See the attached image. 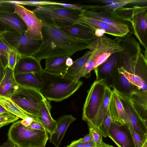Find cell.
<instances>
[{"mask_svg": "<svg viewBox=\"0 0 147 147\" xmlns=\"http://www.w3.org/2000/svg\"><path fill=\"white\" fill-rule=\"evenodd\" d=\"M6 113L9 112L6 110L2 106L0 105V114Z\"/></svg>", "mask_w": 147, "mask_h": 147, "instance_id": "47", "label": "cell"}, {"mask_svg": "<svg viewBox=\"0 0 147 147\" xmlns=\"http://www.w3.org/2000/svg\"><path fill=\"white\" fill-rule=\"evenodd\" d=\"M19 86L15 79L13 71L7 67L0 83V96L10 98L18 91Z\"/></svg>", "mask_w": 147, "mask_h": 147, "instance_id": "19", "label": "cell"}, {"mask_svg": "<svg viewBox=\"0 0 147 147\" xmlns=\"http://www.w3.org/2000/svg\"><path fill=\"white\" fill-rule=\"evenodd\" d=\"M72 147V146H69V145L67 146H66V147Z\"/></svg>", "mask_w": 147, "mask_h": 147, "instance_id": "50", "label": "cell"}, {"mask_svg": "<svg viewBox=\"0 0 147 147\" xmlns=\"http://www.w3.org/2000/svg\"><path fill=\"white\" fill-rule=\"evenodd\" d=\"M22 57L17 51L12 47L8 55L7 67L13 71L17 62Z\"/></svg>", "mask_w": 147, "mask_h": 147, "instance_id": "34", "label": "cell"}, {"mask_svg": "<svg viewBox=\"0 0 147 147\" xmlns=\"http://www.w3.org/2000/svg\"><path fill=\"white\" fill-rule=\"evenodd\" d=\"M8 140L16 147H44L49 140L46 131L33 130L21 123V120L13 123L7 134Z\"/></svg>", "mask_w": 147, "mask_h": 147, "instance_id": "4", "label": "cell"}, {"mask_svg": "<svg viewBox=\"0 0 147 147\" xmlns=\"http://www.w3.org/2000/svg\"><path fill=\"white\" fill-rule=\"evenodd\" d=\"M89 127V134L92 141L97 147L100 146L103 142L102 136L98 128L94 127L89 122H87Z\"/></svg>", "mask_w": 147, "mask_h": 147, "instance_id": "32", "label": "cell"}, {"mask_svg": "<svg viewBox=\"0 0 147 147\" xmlns=\"http://www.w3.org/2000/svg\"><path fill=\"white\" fill-rule=\"evenodd\" d=\"M1 35L8 44L22 56H32L40 48L42 41V39H35L25 34L21 35L11 31Z\"/></svg>", "mask_w": 147, "mask_h": 147, "instance_id": "7", "label": "cell"}, {"mask_svg": "<svg viewBox=\"0 0 147 147\" xmlns=\"http://www.w3.org/2000/svg\"><path fill=\"white\" fill-rule=\"evenodd\" d=\"M118 74L119 75L120 82L126 92L125 93L130 95L135 91L138 90L137 88L132 84L123 75L121 74Z\"/></svg>", "mask_w": 147, "mask_h": 147, "instance_id": "36", "label": "cell"}, {"mask_svg": "<svg viewBox=\"0 0 147 147\" xmlns=\"http://www.w3.org/2000/svg\"><path fill=\"white\" fill-rule=\"evenodd\" d=\"M40 61L33 56H22L17 62L13 70L14 73L42 74L44 69Z\"/></svg>", "mask_w": 147, "mask_h": 147, "instance_id": "17", "label": "cell"}, {"mask_svg": "<svg viewBox=\"0 0 147 147\" xmlns=\"http://www.w3.org/2000/svg\"><path fill=\"white\" fill-rule=\"evenodd\" d=\"M146 0H120L119 1L112 4L100 6L96 5L92 10L95 11H107L115 10L123 7L127 4L131 3H147Z\"/></svg>", "mask_w": 147, "mask_h": 147, "instance_id": "29", "label": "cell"}, {"mask_svg": "<svg viewBox=\"0 0 147 147\" xmlns=\"http://www.w3.org/2000/svg\"><path fill=\"white\" fill-rule=\"evenodd\" d=\"M108 85L103 79L94 81L89 90L84 104L82 119L90 123L96 117Z\"/></svg>", "mask_w": 147, "mask_h": 147, "instance_id": "6", "label": "cell"}, {"mask_svg": "<svg viewBox=\"0 0 147 147\" xmlns=\"http://www.w3.org/2000/svg\"><path fill=\"white\" fill-rule=\"evenodd\" d=\"M126 124L128 126L133 139L135 147H142L147 141V134L141 135L137 133L129 122Z\"/></svg>", "mask_w": 147, "mask_h": 147, "instance_id": "31", "label": "cell"}, {"mask_svg": "<svg viewBox=\"0 0 147 147\" xmlns=\"http://www.w3.org/2000/svg\"><path fill=\"white\" fill-rule=\"evenodd\" d=\"M1 35H0V36H1Z\"/></svg>", "mask_w": 147, "mask_h": 147, "instance_id": "52", "label": "cell"}, {"mask_svg": "<svg viewBox=\"0 0 147 147\" xmlns=\"http://www.w3.org/2000/svg\"><path fill=\"white\" fill-rule=\"evenodd\" d=\"M16 5L9 1H0V13H14Z\"/></svg>", "mask_w": 147, "mask_h": 147, "instance_id": "37", "label": "cell"}, {"mask_svg": "<svg viewBox=\"0 0 147 147\" xmlns=\"http://www.w3.org/2000/svg\"><path fill=\"white\" fill-rule=\"evenodd\" d=\"M14 145L9 140L0 145V147H14Z\"/></svg>", "mask_w": 147, "mask_h": 147, "instance_id": "44", "label": "cell"}, {"mask_svg": "<svg viewBox=\"0 0 147 147\" xmlns=\"http://www.w3.org/2000/svg\"><path fill=\"white\" fill-rule=\"evenodd\" d=\"M98 147H114L112 145L107 144L103 142H102L101 145Z\"/></svg>", "mask_w": 147, "mask_h": 147, "instance_id": "48", "label": "cell"}, {"mask_svg": "<svg viewBox=\"0 0 147 147\" xmlns=\"http://www.w3.org/2000/svg\"><path fill=\"white\" fill-rule=\"evenodd\" d=\"M12 47L0 36V64L5 70L8 65V57Z\"/></svg>", "mask_w": 147, "mask_h": 147, "instance_id": "30", "label": "cell"}, {"mask_svg": "<svg viewBox=\"0 0 147 147\" xmlns=\"http://www.w3.org/2000/svg\"><path fill=\"white\" fill-rule=\"evenodd\" d=\"M67 56L45 59V71L53 74L65 75L69 67L66 64Z\"/></svg>", "mask_w": 147, "mask_h": 147, "instance_id": "23", "label": "cell"}, {"mask_svg": "<svg viewBox=\"0 0 147 147\" xmlns=\"http://www.w3.org/2000/svg\"><path fill=\"white\" fill-rule=\"evenodd\" d=\"M14 13L17 14L26 25L27 30L25 34L32 38L42 40L41 30L44 24L30 10L23 6L16 4Z\"/></svg>", "mask_w": 147, "mask_h": 147, "instance_id": "10", "label": "cell"}, {"mask_svg": "<svg viewBox=\"0 0 147 147\" xmlns=\"http://www.w3.org/2000/svg\"><path fill=\"white\" fill-rule=\"evenodd\" d=\"M112 91L109 107L112 122L118 125H124L126 123L124 107L117 94Z\"/></svg>", "mask_w": 147, "mask_h": 147, "instance_id": "16", "label": "cell"}, {"mask_svg": "<svg viewBox=\"0 0 147 147\" xmlns=\"http://www.w3.org/2000/svg\"><path fill=\"white\" fill-rule=\"evenodd\" d=\"M84 16L102 21L114 27L126 35L131 33L129 24L126 21L120 20L115 17L111 11H95L86 10L83 13Z\"/></svg>", "mask_w": 147, "mask_h": 147, "instance_id": "11", "label": "cell"}, {"mask_svg": "<svg viewBox=\"0 0 147 147\" xmlns=\"http://www.w3.org/2000/svg\"><path fill=\"white\" fill-rule=\"evenodd\" d=\"M11 3L16 4L25 5L37 7L44 5L56 4L58 2L51 1L33 0V1H9Z\"/></svg>", "mask_w": 147, "mask_h": 147, "instance_id": "33", "label": "cell"}, {"mask_svg": "<svg viewBox=\"0 0 147 147\" xmlns=\"http://www.w3.org/2000/svg\"><path fill=\"white\" fill-rule=\"evenodd\" d=\"M126 21L130 23L133 33L145 49L144 54L147 57V6H134L131 14Z\"/></svg>", "mask_w": 147, "mask_h": 147, "instance_id": "8", "label": "cell"}, {"mask_svg": "<svg viewBox=\"0 0 147 147\" xmlns=\"http://www.w3.org/2000/svg\"><path fill=\"white\" fill-rule=\"evenodd\" d=\"M74 61L72 59L69 57L67 58L66 60V64L67 65L69 68L71 67Z\"/></svg>", "mask_w": 147, "mask_h": 147, "instance_id": "46", "label": "cell"}, {"mask_svg": "<svg viewBox=\"0 0 147 147\" xmlns=\"http://www.w3.org/2000/svg\"><path fill=\"white\" fill-rule=\"evenodd\" d=\"M113 86V90L117 94L124 107L126 124L129 121L137 133L142 135L147 134V121L142 119L135 110L129 95Z\"/></svg>", "mask_w": 147, "mask_h": 147, "instance_id": "9", "label": "cell"}, {"mask_svg": "<svg viewBox=\"0 0 147 147\" xmlns=\"http://www.w3.org/2000/svg\"><path fill=\"white\" fill-rule=\"evenodd\" d=\"M28 127L33 130L46 131L45 127L40 123L37 120L33 121Z\"/></svg>", "mask_w": 147, "mask_h": 147, "instance_id": "38", "label": "cell"}, {"mask_svg": "<svg viewBox=\"0 0 147 147\" xmlns=\"http://www.w3.org/2000/svg\"><path fill=\"white\" fill-rule=\"evenodd\" d=\"M60 28L69 36L84 41L89 42L96 36L95 29L79 22Z\"/></svg>", "mask_w": 147, "mask_h": 147, "instance_id": "14", "label": "cell"}, {"mask_svg": "<svg viewBox=\"0 0 147 147\" xmlns=\"http://www.w3.org/2000/svg\"><path fill=\"white\" fill-rule=\"evenodd\" d=\"M69 146L73 147H97L92 140L88 142L76 144Z\"/></svg>", "mask_w": 147, "mask_h": 147, "instance_id": "40", "label": "cell"}, {"mask_svg": "<svg viewBox=\"0 0 147 147\" xmlns=\"http://www.w3.org/2000/svg\"><path fill=\"white\" fill-rule=\"evenodd\" d=\"M112 92V91L110 88L108 86H107L105 89L103 100L96 115L92 122L90 123L98 128L102 123L108 112Z\"/></svg>", "mask_w": 147, "mask_h": 147, "instance_id": "25", "label": "cell"}, {"mask_svg": "<svg viewBox=\"0 0 147 147\" xmlns=\"http://www.w3.org/2000/svg\"><path fill=\"white\" fill-rule=\"evenodd\" d=\"M91 54L89 50L86 52L82 57L74 61L68 69L65 75L73 79L78 80L82 77V70Z\"/></svg>", "mask_w": 147, "mask_h": 147, "instance_id": "26", "label": "cell"}, {"mask_svg": "<svg viewBox=\"0 0 147 147\" xmlns=\"http://www.w3.org/2000/svg\"><path fill=\"white\" fill-rule=\"evenodd\" d=\"M120 0H97L91 1L92 2H96L101 3L105 5H109L115 3L119 1Z\"/></svg>", "mask_w": 147, "mask_h": 147, "instance_id": "42", "label": "cell"}, {"mask_svg": "<svg viewBox=\"0 0 147 147\" xmlns=\"http://www.w3.org/2000/svg\"><path fill=\"white\" fill-rule=\"evenodd\" d=\"M121 66L119 52L111 54L103 63L94 70L97 80L101 79L105 80L107 79L115 77L116 73H118V68Z\"/></svg>", "mask_w": 147, "mask_h": 147, "instance_id": "13", "label": "cell"}, {"mask_svg": "<svg viewBox=\"0 0 147 147\" xmlns=\"http://www.w3.org/2000/svg\"><path fill=\"white\" fill-rule=\"evenodd\" d=\"M76 120L71 115H64L58 119L55 129L49 139V142L55 147H59L69 126Z\"/></svg>", "mask_w": 147, "mask_h": 147, "instance_id": "15", "label": "cell"}, {"mask_svg": "<svg viewBox=\"0 0 147 147\" xmlns=\"http://www.w3.org/2000/svg\"><path fill=\"white\" fill-rule=\"evenodd\" d=\"M51 107L50 101L44 98L42 102L37 119V121L45 127L50 135L53 133L56 126V121L53 119L51 115Z\"/></svg>", "mask_w": 147, "mask_h": 147, "instance_id": "18", "label": "cell"}, {"mask_svg": "<svg viewBox=\"0 0 147 147\" xmlns=\"http://www.w3.org/2000/svg\"><path fill=\"white\" fill-rule=\"evenodd\" d=\"M112 122L108 110L105 119L98 128L102 137L106 138L108 136L109 130Z\"/></svg>", "mask_w": 147, "mask_h": 147, "instance_id": "35", "label": "cell"}, {"mask_svg": "<svg viewBox=\"0 0 147 147\" xmlns=\"http://www.w3.org/2000/svg\"><path fill=\"white\" fill-rule=\"evenodd\" d=\"M9 31H11L6 26L0 22V34L2 35L4 33Z\"/></svg>", "mask_w": 147, "mask_h": 147, "instance_id": "43", "label": "cell"}, {"mask_svg": "<svg viewBox=\"0 0 147 147\" xmlns=\"http://www.w3.org/2000/svg\"><path fill=\"white\" fill-rule=\"evenodd\" d=\"M94 29L103 30L105 33L115 36L121 37L125 35L118 29L111 25L101 21L85 17L81 14L78 22Z\"/></svg>", "mask_w": 147, "mask_h": 147, "instance_id": "20", "label": "cell"}, {"mask_svg": "<svg viewBox=\"0 0 147 147\" xmlns=\"http://www.w3.org/2000/svg\"></svg>", "mask_w": 147, "mask_h": 147, "instance_id": "53", "label": "cell"}, {"mask_svg": "<svg viewBox=\"0 0 147 147\" xmlns=\"http://www.w3.org/2000/svg\"><path fill=\"white\" fill-rule=\"evenodd\" d=\"M42 86L40 91L49 101L60 102L72 95L82 86V81L71 79L66 75L51 74L43 70Z\"/></svg>", "mask_w": 147, "mask_h": 147, "instance_id": "2", "label": "cell"}, {"mask_svg": "<svg viewBox=\"0 0 147 147\" xmlns=\"http://www.w3.org/2000/svg\"><path fill=\"white\" fill-rule=\"evenodd\" d=\"M142 147H147V141L145 142Z\"/></svg>", "mask_w": 147, "mask_h": 147, "instance_id": "49", "label": "cell"}, {"mask_svg": "<svg viewBox=\"0 0 147 147\" xmlns=\"http://www.w3.org/2000/svg\"><path fill=\"white\" fill-rule=\"evenodd\" d=\"M117 71L118 74L123 75L138 90H147V82L140 77L128 72L122 66L118 68Z\"/></svg>", "mask_w": 147, "mask_h": 147, "instance_id": "28", "label": "cell"}, {"mask_svg": "<svg viewBox=\"0 0 147 147\" xmlns=\"http://www.w3.org/2000/svg\"><path fill=\"white\" fill-rule=\"evenodd\" d=\"M43 24L41 30V45L32 56L40 61L63 56L70 57L78 51L88 49L89 42L73 38L60 28Z\"/></svg>", "mask_w": 147, "mask_h": 147, "instance_id": "1", "label": "cell"}, {"mask_svg": "<svg viewBox=\"0 0 147 147\" xmlns=\"http://www.w3.org/2000/svg\"><path fill=\"white\" fill-rule=\"evenodd\" d=\"M41 75L33 73H14L15 79L19 85L34 88L39 91L43 85Z\"/></svg>", "mask_w": 147, "mask_h": 147, "instance_id": "24", "label": "cell"}, {"mask_svg": "<svg viewBox=\"0 0 147 147\" xmlns=\"http://www.w3.org/2000/svg\"><path fill=\"white\" fill-rule=\"evenodd\" d=\"M129 95L136 112L142 119L147 121V90L136 91Z\"/></svg>", "mask_w": 147, "mask_h": 147, "instance_id": "22", "label": "cell"}, {"mask_svg": "<svg viewBox=\"0 0 147 147\" xmlns=\"http://www.w3.org/2000/svg\"><path fill=\"white\" fill-rule=\"evenodd\" d=\"M5 70L0 64V83L2 80L5 74Z\"/></svg>", "mask_w": 147, "mask_h": 147, "instance_id": "45", "label": "cell"}, {"mask_svg": "<svg viewBox=\"0 0 147 147\" xmlns=\"http://www.w3.org/2000/svg\"><path fill=\"white\" fill-rule=\"evenodd\" d=\"M0 105L9 113L22 119L30 117L9 97L0 96Z\"/></svg>", "mask_w": 147, "mask_h": 147, "instance_id": "27", "label": "cell"}, {"mask_svg": "<svg viewBox=\"0 0 147 147\" xmlns=\"http://www.w3.org/2000/svg\"><path fill=\"white\" fill-rule=\"evenodd\" d=\"M35 120H37L31 117H28L21 120V123L24 126L27 127L29 126L33 121Z\"/></svg>", "mask_w": 147, "mask_h": 147, "instance_id": "41", "label": "cell"}, {"mask_svg": "<svg viewBox=\"0 0 147 147\" xmlns=\"http://www.w3.org/2000/svg\"><path fill=\"white\" fill-rule=\"evenodd\" d=\"M10 98L30 117L37 120L45 98L39 90L20 85L18 91Z\"/></svg>", "mask_w": 147, "mask_h": 147, "instance_id": "5", "label": "cell"}, {"mask_svg": "<svg viewBox=\"0 0 147 147\" xmlns=\"http://www.w3.org/2000/svg\"><path fill=\"white\" fill-rule=\"evenodd\" d=\"M16 147V146H15V147Z\"/></svg>", "mask_w": 147, "mask_h": 147, "instance_id": "51", "label": "cell"}, {"mask_svg": "<svg viewBox=\"0 0 147 147\" xmlns=\"http://www.w3.org/2000/svg\"><path fill=\"white\" fill-rule=\"evenodd\" d=\"M92 140L91 137L90 135L88 134L86 135L83 138H81L78 140L72 142L69 146H71L77 144L88 142Z\"/></svg>", "mask_w": 147, "mask_h": 147, "instance_id": "39", "label": "cell"}, {"mask_svg": "<svg viewBox=\"0 0 147 147\" xmlns=\"http://www.w3.org/2000/svg\"><path fill=\"white\" fill-rule=\"evenodd\" d=\"M36 7L32 11L43 23L61 28L78 22L81 11L65 7L58 4Z\"/></svg>", "mask_w": 147, "mask_h": 147, "instance_id": "3", "label": "cell"}, {"mask_svg": "<svg viewBox=\"0 0 147 147\" xmlns=\"http://www.w3.org/2000/svg\"><path fill=\"white\" fill-rule=\"evenodd\" d=\"M108 136L119 147H135L130 130L126 124L118 125L112 122Z\"/></svg>", "mask_w": 147, "mask_h": 147, "instance_id": "12", "label": "cell"}, {"mask_svg": "<svg viewBox=\"0 0 147 147\" xmlns=\"http://www.w3.org/2000/svg\"><path fill=\"white\" fill-rule=\"evenodd\" d=\"M0 22L11 31L20 34H25L27 26L20 17L16 13H0Z\"/></svg>", "mask_w": 147, "mask_h": 147, "instance_id": "21", "label": "cell"}]
</instances>
